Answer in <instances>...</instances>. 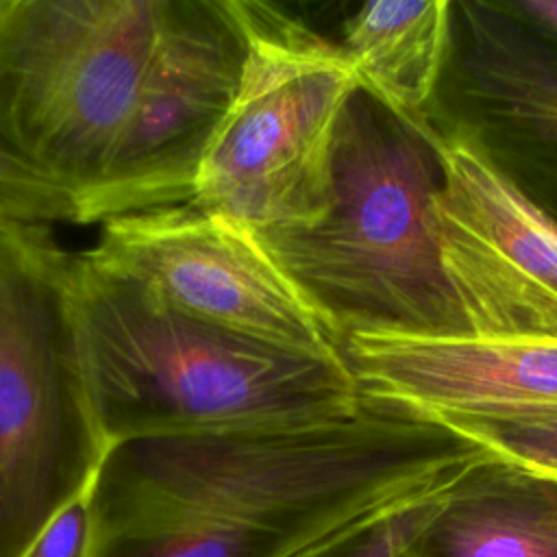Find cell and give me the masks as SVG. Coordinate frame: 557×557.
<instances>
[{
  "instance_id": "cell-9",
  "label": "cell",
  "mask_w": 557,
  "mask_h": 557,
  "mask_svg": "<svg viewBox=\"0 0 557 557\" xmlns=\"http://www.w3.org/2000/svg\"><path fill=\"white\" fill-rule=\"evenodd\" d=\"M431 120L463 131L557 220V44L500 0L453 2L450 54Z\"/></svg>"
},
{
  "instance_id": "cell-17",
  "label": "cell",
  "mask_w": 557,
  "mask_h": 557,
  "mask_svg": "<svg viewBox=\"0 0 557 557\" xmlns=\"http://www.w3.org/2000/svg\"><path fill=\"white\" fill-rule=\"evenodd\" d=\"M500 4L520 22L557 44V0H516Z\"/></svg>"
},
{
  "instance_id": "cell-10",
  "label": "cell",
  "mask_w": 557,
  "mask_h": 557,
  "mask_svg": "<svg viewBox=\"0 0 557 557\" xmlns=\"http://www.w3.org/2000/svg\"><path fill=\"white\" fill-rule=\"evenodd\" d=\"M342 355L363 394L422 411L557 407V337L357 333Z\"/></svg>"
},
{
  "instance_id": "cell-3",
  "label": "cell",
  "mask_w": 557,
  "mask_h": 557,
  "mask_svg": "<svg viewBox=\"0 0 557 557\" xmlns=\"http://www.w3.org/2000/svg\"><path fill=\"white\" fill-rule=\"evenodd\" d=\"M172 0H0V213L85 224L141 109Z\"/></svg>"
},
{
  "instance_id": "cell-8",
  "label": "cell",
  "mask_w": 557,
  "mask_h": 557,
  "mask_svg": "<svg viewBox=\"0 0 557 557\" xmlns=\"http://www.w3.org/2000/svg\"><path fill=\"white\" fill-rule=\"evenodd\" d=\"M440 163L433 231L466 331L557 337V220L459 128L422 131Z\"/></svg>"
},
{
  "instance_id": "cell-15",
  "label": "cell",
  "mask_w": 557,
  "mask_h": 557,
  "mask_svg": "<svg viewBox=\"0 0 557 557\" xmlns=\"http://www.w3.org/2000/svg\"><path fill=\"white\" fill-rule=\"evenodd\" d=\"M437 494L361 518L298 548L289 557H398L429 516Z\"/></svg>"
},
{
  "instance_id": "cell-11",
  "label": "cell",
  "mask_w": 557,
  "mask_h": 557,
  "mask_svg": "<svg viewBox=\"0 0 557 557\" xmlns=\"http://www.w3.org/2000/svg\"><path fill=\"white\" fill-rule=\"evenodd\" d=\"M398 557H557V479L487 453L437 494Z\"/></svg>"
},
{
  "instance_id": "cell-1",
  "label": "cell",
  "mask_w": 557,
  "mask_h": 557,
  "mask_svg": "<svg viewBox=\"0 0 557 557\" xmlns=\"http://www.w3.org/2000/svg\"><path fill=\"white\" fill-rule=\"evenodd\" d=\"M361 396L355 413L313 424L115 444L91 487L96 529L205 518L311 544L435 496L487 455L422 409Z\"/></svg>"
},
{
  "instance_id": "cell-5",
  "label": "cell",
  "mask_w": 557,
  "mask_h": 557,
  "mask_svg": "<svg viewBox=\"0 0 557 557\" xmlns=\"http://www.w3.org/2000/svg\"><path fill=\"white\" fill-rule=\"evenodd\" d=\"M237 4L246 57L189 205L248 233L311 226L331 207L335 131L359 81L339 44L283 7Z\"/></svg>"
},
{
  "instance_id": "cell-13",
  "label": "cell",
  "mask_w": 557,
  "mask_h": 557,
  "mask_svg": "<svg viewBox=\"0 0 557 557\" xmlns=\"http://www.w3.org/2000/svg\"><path fill=\"white\" fill-rule=\"evenodd\" d=\"M292 537L205 518H139L96 529L91 557H289Z\"/></svg>"
},
{
  "instance_id": "cell-7",
  "label": "cell",
  "mask_w": 557,
  "mask_h": 557,
  "mask_svg": "<svg viewBox=\"0 0 557 557\" xmlns=\"http://www.w3.org/2000/svg\"><path fill=\"white\" fill-rule=\"evenodd\" d=\"M78 257L191 320L313 357H344L259 242L191 205L107 220Z\"/></svg>"
},
{
  "instance_id": "cell-12",
  "label": "cell",
  "mask_w": 557,
  "mask_h": 557,
  "mask_svg": "<svg viewBox=\"0 0 557 557\" xmlns=\"http://www.w3.org/2000/svg\"><path fill=\"white\" fill-rule=\"evenodd\" d=\"M453 41V2L376 0L342 26L339 48L359 87L405 124L424 131L437 102Z\"/></svg>"
},
{
  "instance_id": "cell-16",
  "label": "cell",
  "mask_w": 557,
  "mask_h": 557,
  "mask_svg": "<svg viewBox=\"0 0 557 557\" xmlns=\"http://www.w3.org/2000/svg\"><path fill=\"white\" fill-rule=\"evenodd\" d=\"M94 487V485H91ZM91 487L63 509L41 533L26 557H91L96 544V522L91 509Z\"/></svg>"
},
{
  "instance_id": "cell-6",
  "label": "cell",
  "mask_w": 557,
  "mask_h": 557,
  "mask_svg": "<svg viewBox=\"0 0 557 557\" xmlns=\"http://www.w3.org/2000/svg\"><path fill=\"white\" fill-rule=\"evenodd\" d=\"M67 263L48 226L0 213V557H26L109 453L78 372Z\"/></svg>"
},
{
  "instance_id": "cell-14",
  "label": "cell",
  "mask_w": 557,
  "mask_h": 557,
  "mask_svg": "<svg viewBox=\"0 0 557 557\" xmlns=\"http://www.w3.org/2000/svg\"><path fill=\"white\" fill-rule=\"evenodd\" d=\"M426 413L490 455L557 479V407Z\"/></svg>"
},
{
  "instance_id": "cell-2",
  "label": "cell",
  "mask_w": 557,
  "mask_h": 557,
  "mask_svg": "<svg viewBox=\"0 0 557 557\" xmlns=\"http://www.w3.org/2000/svg\"><path fill=\"white\" fill-rule=\"evenodd\" d=\"M65 289L85 400L109 450L141 437L313 424L361 407L344 357L191 320L78 255Z\"/></svg>"
},
{
  "instance_id": "cell-4",
  "label": "cell",
  "mask_w": 557,
  "mask_h": 557,
  "mask_svg": "<svg viewBox=\"0 0 557 557\" xmlns=\"http://www.w3.org/2000/svg\"><path fill=\"white\" fill-rule=\"evenodd\" d=\"M429 137L357 87L333 141L331 207L302 228L250 233L339 344L357 333H468L442 272Z\"/></svg>"
}]
</instances>
